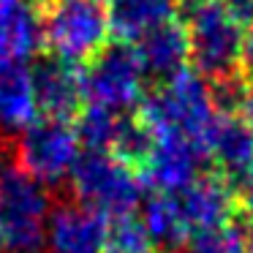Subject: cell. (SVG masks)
<instances>
[{
	"label": "cell",
	"instance_id": "obj_25",
	"mask_svg": "<svg viewBox=\"0 0 253 253\" xmlns=\"http://www.w3.org/2000/svg\"><path fill=\"white\" fill-rule=\"evenodd\" d=\"M6 171H8V164H6V150L0 147V180L6 177Z\"/></svg>",
	"mask_w": 253,
	"mask_h": 253
},
{
	"label": "cell",
	"instance_id": "obj_22",
	"mask_svg": "<svg viewBox=\"0 0 253 253\" xmlns=\"http://www.w3.org/2000/svg\"><path fill=\"white\" fill-rule=\"evenodd\" d=\"M237 204L242 210V220L253 226V166L248 169V174L242 177V182L237 185Z\"/></svg>",
	"mask_w": 253,
	"mask_h": 253
},
{
	"label": "cell",
	"instance_id": "obj_27",
	"mask_svg": "<svg viewBox=\"0 0 253 253\" xmlns=\"http://www.w3.org/2000/svg\"><path fill=\"white\" fill-rule=\"evenodd\" d=\"M153 253H171L169 248H161V251H153Z\"/></svg>",
	"mask_w": 253,
	"mask_h": 253
},
{
	"label": "cell",
	"instance_id": "obj_8",
	"mask_svg": "<svg viewBox=\"0 0 253 253\" xmlns=\"http://www.w3.org/2000/svg\"><path fill=\"white\" fill-rule=\"evenodd\" d=\"M210 164V150L204 142L185 136H155L147 158L142 161V171L147 188L161 193H177L204 174Z\"/></svg>",
	"mask_w": 253,
	"mask_h": 253
},
{
	"label": "cell",
	"instance_id": "obj_20",
	"mask_svg": "<svg viewBox=\"0 0 253 253\" xmlns=\"http://www.w3.org/2000/svg\"><path fill=\"white\" fill-rule=\"evenodd\" d=\"M155 242L150 237L147 226L136 215H117L109 218L106 226V240H104V253H153Z\"/></svg>",
	"mask_w": 253,
	"mask_h": 253
},
{
	"label": "cell",
	"instance_id": "obj_18",
	"mask_svg": "<svg viewBox=\"0 0 253 253\" xmlns=\"http://www.w3.org/2000/svg\"><path fill=\"white\" fill-rule=\"evenodd\" d=\"M126 112H115L106 106L84 104L79 109V115L74 117V128L79 133V142L84 150H109L117 139V131L123 126Z\"/></svg>",
	"mask_w": 253,
	"mask_h": 253
},
{
	"label": "cell",
	"instance_id": "obj_6",
	"mask_svg": "<svg viewBox=\"0 0 253 253\" xmlns=\"http://www.w3.org/2000/svg\"><path fill=\"white\" fill-rule=\"evenodd\" d=\"M84 104L128 112L142 104L147 93V71L139 60L133 44L117 41L106 44L82 68Z\"/></svg>",
	"mask_w": 253,
	"mask_h": 253
},
{
	"label": "cell",
	"instance_id": "obj_26",
	"mask_svg": "<svg viewBox=\"0 0 253 253\" xmlns=\"http://www.w3.org/2000/svg\"><path fill=\"white\" fill-rule=\"evenodd\" d=\"M19 3H25V0H0V11H8V8L19 6Z\"/></svg>",
	"mask_w": 253,
	"mask_h": 253
},
{
	"label": "cell",
	"instance_id": "obj_1",
	"mask_svg": "<svg viewBox=\"0 0 253 253\" xmlns=\"http://www.w3.org/2000/svg\"><path fill=\"white\" fill-rule=\"evenodd\" d=\"M136 109L155 136H185L204 144L220 115L212 82L193 66H185L174 77L164 79L155 90H147Z\"/></svg>",
	"mask_w": 253,
	"mask_h": 253
},
{
	"label": "cell",
	"instance_id": "obj_16",
	"mask_svg": "<svg viewBox=\"0 0 253 253\" xmlns=\"http://www.w3.org/2000/svg\"><path fill=\"white\" fill-rule=\"evenodd\" d=\"M44 46L41 17L36 8L19 6L0 11V60H33Z\"/></svg>",
	"mask_w": 253,
	"mask_h": 253
},
{
	"label": "cell",
	"instance_id": "obj_10",
	"mask_svg": "<svg viewBox=\"0 0 253 253\" xmlns=\"http://www.w3.org/2000/svg\"><path fill=\"white\" fill-rule=\"evenodd\" d=\"M33 84L39 115L57 117V120H74L84 106V82L79 63L63 60V57H41L33 66Z\"/></svg>",
	"mask_w": 253,
	"mask_h": 253
},
{
	"label": "cell",
	"instance_id": "obj_13",
	"mask_svg": "<svg viewBox=\"0 0 253 253\" xmlns=\"http://www.w3.org/2000/svg\"><path fill=\"white\" fill-rule=\"evenodd\" d=\"M133 49L147 77L161 79V82L191 66V39H188L185 22L180 19H169L144 33L139 41H133Z\"/></svg>",
	"mask_w": 253,
	"mask_h": 253
},
{
	"label": "cell",
	"instance_id": "obj_11",
	"mask_svg": "<svg viewBox=\"0 0 253 253\" xmlns=\"http://www.w3.org/2000/svg\"><path fill=\"white\" fill-rule=\"evenodd\" d=\"M174 202L191 237L229 223L237 212V193L220 174H202L174 193Z\"/></svg>",
	"mask_w": 253,
	"mask_h": 253
},
{
	"label": "cell",
	"instance_id": "obj_9",
	"mask_svg": "<svg viewBox=\"0 0 253 253\" xmlns=\"http://www.w3.org/2000/svg\"><path fill=\"white\" fill-rule=\"evenodd\" d=\"M109 218L82 202L52 207L46 220V253H104Z\"/></svg>",
	"mask_w": 253,
	"mask_h": 253
},
{
	"label": "cell",
	"instance_id": "obj_7",
	"mask_svg": "<svg viewBox=\"0 0 253 253\" xmlns=\"http://www.w3.org/2000/svg\"><path fill=\"white\" fill-rule=\"evenodd\" d=\"M82 155V142L74 128V120L39 115L28 128L19 131L17 161L19 169L28 171L44 185H57L68 180L71 169Z\"/></svg>",
	"mask_w": 253,
	"mask_h": 253
},
{
	"label": "cell",
	"instance_id": "obj_15",
	"mask_svg": "<svg viewBox=\"0 0 253 253\" xmlns=\"http://www.w3.org/2000/svg\"><path fill=\"white\" fill-rule=\"evenodd\" d=\"M180 0H109L112 36L117 41H139L153 28L177 19Z\"/></svg>",
	"mask_w": 253,
	"mask_h": 253
},
{
	"label": "cell",
	"instance_id": "obj_3",
	"mask_svg": "<svg viewBox=\"0 0 253 253\" xmlns=\"http://www.w3.org/2000/svg\"><path fill=\"white\" fill-rule=\"evenodd\" d=\"M68 180L79 202L104 212L106 218L136 212L147 193L139 166L117 158L109 150H84Z\"/></svg>",
	"mask_w": 253,
	"mask_h": 253
},
{
	"label": "cell",
	"instance_id": "obj_4",
	"mask_svg": "<svg viewBox=\"0 0 253 253\" xmlns=\"http://www.w3.org/2000/svg\"><path fill=\"white\" fill-rule=\"evenodd\" d=\"M39 17L49 55L79 66L98 55L112 36L106 0H41Z\"/></svg>",
	"mask_w": 253,
	"mask_h": 253
},
{
	"label": "cell",
	"instance_id": "obj_21",
	"mask_svg": "<svg viewBox=\"0 0 253 253\" xmlns=\"http://www.w3.org/2000/svg\"><path fill=\"white\" fill-rule=\"evenodd\" d=\"M153 142H155V133L142 123V117L139 115H126L123 117L120 131H117L115 144H112V153H115L117 158L133 164V166H142V161L147 158Z\"/></svg>",
	"mask_w": 253,
	"mask_h": 253
},
{
	"label": "cell",
	"instance_id": "obj_17",
	"mask_svg": "<svg viewBox=\"0 0 253 253\" xmlns=\"http://www.w3.org/2000/svg\"><path fill=\"white\" fill-rule=\"evenodd\" d=\"M142 220L147 226L150 237L155 245L161 248H182L191 240L185 220L180 215V207L174 202V193H161L155 191V196L144 199L142 204Z\"/></svg>",
	"mask_w": 253,
	"mask_h": 253
},
{
	"label": "cell",
	"instance_id": "obj_23",
	"mask_svg": "<svg viewBox=\"0 0 253 253\" xmlns=\"http://www.w3.org/2000/svg\"><path fill=\"white\" fill-rule=\"evenodd\" d=\"M242 74L253 82V17L245 22V46H242Z\"/></svg>",
	"mask_w": 253,
	"mask_h": 253
},
{
	"label": "cell",
	"instance_id": "obj_2",
	"mask_svg": "<svg viewBox=\"0 0 253 253\" xmlns=\"http://www.w3.org/2000/svg\"><path fill=\"white\" fill-rule=\"evenodd\" d=\"M185 11L191 66L210 82L240 77L245 22L226 6V0H193Z\"/></svg>",
	"mask_w": 253,
	"mask_h": 253
},
{
	"label": "cell",
	"instance_id": "obj_12",
	"mask_svg": "<svg viewBox=\"0 0 253 253\" xmlns=\"http://www.w3.org/2000/svg\"><path fill=\"white\" fill-rule=\"evenodd\" d=\"M210 164L220 177L240 185L253 166V126L240 112H220L207 139Z\"/></svg>",
	"mask_w": 253,
	"mask_h": 253
},
{
	"label": "cell",
	"instance_id": "obj_24",
	"mask_svg": "<svg viewBox=\"0 0 253 253\" xmlns=\"http://www.w3.org/2000/svg\"><path fill=\"white\" fill-rule=\"evenodd\" d=\"M240 115H242V117H245V120L253 126V82H248V87H245V98H242Z\"/></svg>",
	"mask_w": 253,
	"mask_h": 253
},
{
	"label": "cell",
	"instance_id": "obj_19",
	"mask_svg": "<svg viewBox=\"0 0 253 253\" xmlns=\"http://www.w3.org/2000/svg\"><path fill=\"white\" fill-rule=\"evenodd\" d=\"M185 253H253V226L231 218L218 229L191 237L185 242Z\"/></svg>",
	"mask_w": 253,
	"mask_h": 253
},
{
	"label": "cell",
	"instance_id": "obj_14",
	"mask_svg": "<svg viewBox=\"0 0 253 253\" xmlns=\"http://www.w3.org/2000/svg\"><path fill=\"white\" fill-rule=\"evenodd\" d=\"M39 117L33 68L25 60H0V131L19 133Z\"/></svg>",
	"mask_w": 253,
	"mask_h": 253
},
{
	"label": "cell",
	"instance_id": "obj_5",
	"mask_svg": "<svg viewBox=\"0 0 253 253\" xmlns=\"http://www.w3.org/2000/svg\"><path fill=\"white\" fill-rule=\"evenodd\" d=\"M49 212L44 182L22 169H8L0 180V253H44Z\"/></svg>",
	"mask_w": 253,
	"mask_h": 253
}]
</instances>
